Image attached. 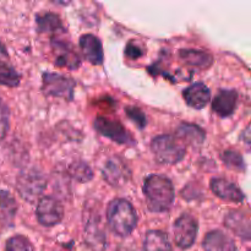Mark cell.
Segmentation results:
<instances>
[{
    "label": "cell",
    "mask_w": 251,
    "mask_h": 251,
    "mask_svg": "<svg viewBox=\"0 0 251 251\" xmlns=\"http://www.w3.org/2000/svg\"><path fill=\"white\" fill-rule=\"evenodd\" d=\"M144 194L152 212H166L174 202V186L167 176L152 174L145 179Z\"/></svg>",
    "instance_id": "cell-1"
},
{
    "label": "cell",
    "mask_w": 251,
    "mask_h": 251,
    "mask_svg": "<svg viewBox=\"0 0 251 251\" xmlns=\"http://www.w3.org/2000/svg\"><path fill=\"white\" fill-rule=\"evenodd\" d=\"M107 221L115 234L119 237H127L136 228V211L129 201L115 199L108 205Z\"/></svg>",
    "instance_id": "cell-2"
},
{
    "label": "cell",
    "mask_w": 251,
    "mask_h": 251,
    "mask_svg": "<svg viewBox=\"0 0 251 251\" xmlns=\"http://www.w3.org/2000/svg\"><path fill=\"white\" fill-rule=\"evenodd\" d=\"M151 150L157 162L162 164H176L184 158L185 145L172 135H161L152 140Z\"/></svg>",
    "instance_id": "cell-3"
},
{
    "label": "cell",
    "mask_w": 251,
    "mask_h": 251,
    "mask_svg": "<svg viewBox=\"0 0 251 251\" xmlns=\"http://www.w3.org/2000/svg\"><path fill=\"white\" fill-rule=\"evenodd\" d=\"M47 186L46 176L37 168H29L22 172L16 181V188L22 199L34 202L43 194Z\"/></svg>",
    "instance_id": "cell-4"
},
{
    "label": "cell",
    "mask_w": 251,
    "mask_h": 251,
    "mask_svg": "<svg viewBox=\"0 0 251 251\" xmlns=\"http://www.w3.org/2000/svg\"><path fill=\"white\" fill-rule=\"evenodd\" d=\"M42 88L46 96L71 100L74 97L75 82L68 76L55 73H44Z\"/></svg>",
    "instance_id": "cell-5"
},
{
    "label": "cell",
    "mask_w": 251,
    "mask_h": 251,
    "mask_svg": "<svg viewBox=\"0 0 251 251\" xmlns=\"http://www.w3.org/2000/svg\"><path fill=\"white\" fill-rule=\"evenodd\" d=\"M199 225L196 218L190 213H183L174 222V242L180 249H189L194 245L198 235Z\"/></svg>",
    "instance_id": "cell-6"
},
{
    "label": "cell",
    "mask_w": 251,
    "mask_h": 251,
    "mask_svg": "<svg viewBox=\"0 0 251 251\" xmlns=\"http://www.w3.org/2000/svg\"><path fill=\"white\" fill-rule=\"evenodd\" d=\"M83 239L87 247L93 251H103L107 248V235L102 226L100 215L97 212L86 213Z\"/></svg>",
    "instance_id": "cell-7"
},
{
    "label": "cell",
    "mask_w": 251,
    "mask_h": 251,
    "mask_svg": "<svg viewBox=\"0 0 251 251\" xmlns=\"http://www.w3.org/2000/svg\"><path fill=\"white\" fill-rule=\"evenodd\" d=\"M102 176L109 185L119 188V186L125 185L130 180L131 172H130L127 164L120 157L113 156L108 158L103 166Z\"/></svg>",
    "instance_id": "cell-8"
},
{
    "label": "cell",
    "mask_w": 251,
    "mask_h": 251,
    "mask_svg": "<svg viewBox=\"0 0 251 251\" xmlns=\"http://www.w3.org/2000/svg\"><path fill=\"white\" fill-rule=\"evenodd\" d=\"M95 127L100 135L120 145H132L131 135L118 120L107 117H98L95 120Z\"/></svg>",
    "instance_id": "cell-9"
},
{
    "label": "cell",
    "mask_w": 251,
    "mask_h": 251,
    "mask_svg": "<svg viewBox=\"0 0 251 251\" xmlns=\"http://www.w3.org/2000/svg\"><path fill=\"white\" fill-rule=\"evenodd\" d=\"M37 220L44 227H53L61 222L64 216V208L56 199L51 196H44L39 200L37 206Z\"/></svg>",
    "instance_id": "cell-10"
},
{
    "label": "cell",
    "mask_w": 251,
    "mask_h": 251,
    "mask_svg": "<svg viewBox=\"0 0 251 251\" xmlns=\"http://www.w3.org/2000/svg\"><path fill=\"white\" fill-rule=\"evenodd\" d=\"M51 49H53L54 58H55V64L58 66L75 70L81 65L80 56L77 55L74 47L68 41L54 38L51 41Z\"/></svg>",
    "instance_id": "cell-11"
},
{
    "label": "cell",
    "mask_w": 251,
    "mask_h": 251,
    "mask_svg": "<svg viewBox=\"0 0 251 251\" xmlns=\"http://www.w3.org/2000/svg\"><path fill=\"white\" fill-rule=\"evenodd\" d=\"M238 103V92L234 90H221L212 100V109L222 118L230 117Z\"/></svg>",
    "instance_id": "cell-12"
},
{
    "label": "cell",
    "mask_w": 251,
    "mask_h": 251,
    "mask_svg": "<svg viewBox=\"0 0 251 251\" xmlns=\"http://www.w3.org/2000/svg\"><path fill=\"white\" fill-rule=\"evenodd\" d=\"M80 48L83 56L93 65H100L104 59L103 47L100 39L93 34H83L80 38Z\"/></svg>",
    "instance_id": "cell-13"
},
{
    "label": "cell",
    "mask_w": 251,
    "mask_h": 251,
    "mask_svg": "<svg viewBox=\"0 0 251 251\" xmlns=\"http://www.w3.org/2000/svg\"><path fill=\"white\" fill-rule=\"evenodd\" d=\"M211 190L223 200L232 202H242L244 201V194L235 184L222 178H213L210 181Z\"/></svg>",
    "instance_id": "cell-14"
},
{
    "label": "cell",
    "mask_w": 251,
    "mask_h": 251,
    "mask_svg": "<svg viewBox=\"0 0 251 251\" xmlns=\"http://www.w3.org/2000/svg\"><path fill=\"white\" fill-rule=\"evenodd\" d=\"M183 96L186 104L190 105L194 109H201L206 107L211 100L210 88L202 82H196L189 86L183 92Z\"/></svg>",
    "instance_id": "cell-15"
},
{
    "label": "cell",
    "mask_w": 251,
    "mask_h": 251,
    "mask_svg": "<svg viewBox=\"0 0 251 251\" xmlns=\"http://www.w3.org/2000/svg\"><path fill=\"white\" fill-rule=\"evenodd\" d=\"M202 247L205 251H237L234 240L222 230H212L207 233Z\"/></svg>",
    "instance_id": "cell-16"
},
{
    "label": "cell",
    "mask_w": 251,
    "mask_h": 251,
    "mask_svg": "<svg viewBox=\"0 0 251 251\" xmlns=\"http://www.w3.org/2000/svg\"><path fill=\"white\" fill-rule=\"evenodd\" d=\"M225 225L238 237L243 238L244 240L250 239L251 229L249 217L240 211H232L228 213L225 218Z\"/></svg>",
    "instance_id": "cell-17"
},
{
    "label": "cell",
    "mask_w": 251,
    "mask_h": 251,
    "mask_svg": "<svg viewBox=\"0 0 251 251\" xmlns=\"http://www.w3.org/2000/svg\"><path fill=\"white\" fill-rule=\"evenodd\" d=\"M205 131L198 125L183 123L176 129V139L194 147L201 146L205 141Z\"/></svg>",
    "instance_id": "cell-18"
},
{
    "label": "cell",
    "mask_w": 251,
    "mask_h": 251,
    "mask_svg": "<svg viewBox=\"0 0 251 251\" xmlns=\"http://www.w3.org/2000/svg\"><path fill=\"white\" fill-rule=\"evenodd\" d=\"M144 251H172L168 235L161 230L147 232L144 242Z\"/></svg>",
    "instance_id": "cell-19"
},
{
    "label": "cell",
    "mask_w": 251,
    "mask_h": 251,
    "mask_svg": "<svg viewBox=\"0 0 251 251\" xmlns=\"http://www.w3.org/2000/svg\"><path fill=\"white\" fill-rule=\"evenodd\" d=\"M181 60L186 64L198 68H208L212 64V56L202 50H195V49H183L179 51Z\"/></svg>",
    "instance_id": "cell-20"
},
{
    "label": "cell",
    "mask_w": 251,
    "mask_h": 251,
    "mask_svg": "<svg viewBox=\"0 0 251 251\" xmlns=\"http://www.w3.org/2000/svg\"><path fill=\"white\" fill-rule=\"evenodd\" d=\"M37 27L39 32H49V33H56V32H64L63 24L58 15L46 12L37 16Z\"/></svg>",
    "instance_id": "cell-21"
},
{
    "label": "cell",
    "mask_w": 251,
    "mask_h": 251,
    "mask_svg": "<svg viewBox=\"0 0 251 251\" xmlns=\"http://www.w3.org/2000/svg\"><path fill=\"white\" fill-rule=\"evenodd\" d=\"M69 174L71 176V178L80 181V183H87L93 176L92 169L90 168V166L87 163H85L82 161L73 162L69 166Z\"/></svg>",
    "instance_id": "cell-22"
},
{
    "label": "cell",
    "mask_w": 251,
    "mask_h": 251,
    "mask_svg": "<svg viewBox=\"0 0 251 251\" xmlns=\"http://www.w3.org/2000/svg\"><path fill=\"white\" fill-rule=\"evenodd\" d=\"M20 83V75L9 64L0 61V86L16 87Z\"/></svg>",
    "instance_id": "cell-23"
},
{
    "label": "cell",
    "mask_w": 251,
    "mask_h": 251,
    "mask_svg": "<svg viewBox=\"0 0 251 251\" xmlns=\"http://www.w3.org/2000/svg\"><path fill=\"white\" fill-rule=\"evenodd\" d=\"M5 251H34L32 243L24 235H15L6 242Z\"/></svg>",
    "instance_id": "cell-24"
},
{
    "label": "cell",
    "mask_w": 251,
    "mask_h": 251,
    "mask_svg": "<svg viewBox=\"0 0 251 251\" xmlns=\"http://www.w3.org/2000/svg\"><path fill=\"white\" fill-rule=\"evenodd\" d=\"M222 161L225 162L226 166H228L229 168L237 169V171H244L245 169V163L243 157L240 156L238 152L235 151H225L221 156Z\"/></svg>",
    "instance_id": "cell-25"
},
{
    "label": "cell",
    "mask_w": 251,
    "mask_h": 251,
    "mask_svg": "<svg viewBox=\"0 0 251 251\" xmlns=\"http://www.w3.org/2000/svg\"><path fill=\"white\" fill-rule=\"evenodd\" d=\"M0 210L4 212V215L10 217H12L16 212V202L11 194L7 191H0Z\"/></svg>",
    "instance_id": "cell-26"
},
{
    "label": "cell",
    "mask_w": 251,
    "mask_h": 251,
    "mask_svg": "<svg viewBox=\"0 0 251 251\" xmlns=\"http://www.w3.org/2000/svg\"><path fill=\"white\" fill-rule=\"evenodd\" d=\"M9 108L0 100V141L6 136L7 131H9Z\"/></svg>",
    "instance_id": "cell-27"
},
{
    "label": "cell",
    "mask_w": 251,
    "mask_h": 251,
    "mask_svg": "<svg viewBox=\"0 0 251 251\" xmlns=\"http://www.w3.org/2000/svg\"><path fill=\"white\" fill-rule=\"evenodd\" d=\"M126 114L135 124L139 126V129H144L146 126V115L140 108L137 107H127Z\"/></svg>",
    "instance_id": "cell-28"
},
{
    "label": "cell",
    "mask_w": 251,
    "mask_h": 251,
    "mask_svg": "<svg viewBox=\"0 0 251 251\" xmlns=\"http://www.w3.org/2000/svg\"><path fill=\"white\" fill-rule=\"evenodd\" d=\"M144 54V51H142V49L140 48V47H137L136 44L134 43H129L126 47V55L130 56V58L132 59H136V58H140V56Z\"/></svg>",
    "instance_id": "cell-29"
},
{
    "label": "cell",
    "mask_w": 251,
    "mask_h": 251,
    "mask_svg": "<svg viewBox=\"0 0 251 251\" xmlns=\"http://www.w3.org/2000/svg\"><path fill=\"white\" fill-rule=\"evenodd\" d=\"M117 251H141V250H140L135 244L129 243V244H120Z\"/></svg>",
    "instance_id": "cell-30"
},
{
    "label": "cell",
    "mask_w": 251,
    "mask_h": 251,
    "mask_svg": "<svg viewBox=\"0 0 251 251\" xmlns=\"http://www.w3.org/2000/svg\"><path fill=\"white\" fill-rule=\"evenodd\" d=\"M6 56V50H5V47L2 46L1 42H0V56Z\"/></svg>",
    "instance_id": "cell-31"
}]
</instances>
